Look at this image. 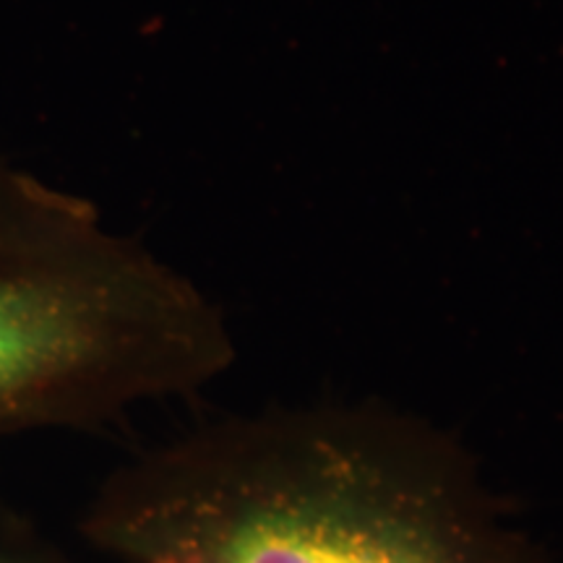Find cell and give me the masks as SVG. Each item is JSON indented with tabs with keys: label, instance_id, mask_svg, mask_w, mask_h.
<instances>
[{
	"label": "cell",
	"instance_id": "6da1fadb",
	"mask_svg": "<svg viewBox=\"0 0 563 563\" xmlns=\"http://www.w3.org/2000/svg\"><path fill=\"white\" fill-rule=\"evenodd\" d=\"M115 563H555L464 443L386 405L238 415L100 485Z\"/></svg>",
	"mask_w": 563,
	"mask_h": 563
},
{
	"label": "cell",
	"instance_id": "3957f363",
	"mask_svg": "<svg viewBox=\"0 0 563 563\" xmlns=\"http://www.w3.org/2000/svg\"><path fill=\"white\" fill-rule=\"evenodd\" d=\"M0 563H70L24 525L0 519Z\"/></svg>",
	"mask_w": 563,
	"mask_h": 563
},
{
	"label": "cell",
	"instance_id": "7a4b0ae2",
	"mask_svg": "<svg viewBox=\"0 0 563 563\" xmlns=\"http://www.w3.org/2000/svg\"><path fill=\"white\" fill-rule=\"evenodd\" d=\"M232 361L228 323L191 279L0 152V441L97 431Z\"/></svg>",
	"mask_w": 563,
	"mask_h": 563
}]
</instances>
